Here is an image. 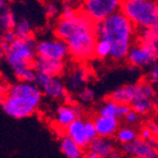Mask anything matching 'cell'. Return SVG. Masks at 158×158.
Returning <instances> with one entry per match:
<instances>
[{
	"label": "cell",
	"mask_w": 158,
	"mask_h": 158,
	"mask_svg": "<svg viewBox=\"0 0 158 158\" xmlns=\"http://www.w3.org/2000/svg\"><path fill=\"white\" fill-rule=\"evenodd\" d=\"M54 33L65 41L69 49V56L77 62H87L94 57L98 42L96 23L79 10L73 18H59L54 25Z\"/></svg>",
	"instance_id": "6da1fadb"
},
{
	"label": "cell",
	"mask_w": 158,
	"mask_h": 158,
	"mask_svg": "<svg viewBox=\"0 0 158 158\" xmlns=\"http://www.w3.org/2000/svg\"><path fill=\"white\" fill-rule=\"evenodd\" d=\"M96 33L99 40H104L111 44L110 57L120 62L126 59L128 51L136 41L137 30L120 11L96 24Z\"/></svg>",
	"instance_id": "7a4b0ae2"
},
{
	"label": "cell",
	"mask_w": 158,
	"mask_h": 158,
	"mask_svg": "<svg viewBox=\"0 0 158 158\" xmlns=\"http://www.w3.org/2000/svg\"><path fill=\"white\" fill-rule=\"evenodd\" d=\"M43 92L34 82H17L8 89L1 100L2 110L13 118H24L32 115L42 101Z\"/></svg>",
	"instance_id": "3957f363"
},
{
	"label": "cell",
	"mask_w": 158,
	"mask_h": 158,
	"mask_svg": "<svg viewBox=\"0 0 158 158\" xmlns=\"http://www.w3.org/2000/svg\"><path fill=\"white\" fill-rule=\"evenodd\" d=\"M121 12L136 30L158 27V0H123Z\"/></svg>",
	"instance_id": "277c9868"
},
{
	"label": "cell",
	"mask_w": 158,
	"mask_h": 158,
	"mask_svg": "<svg viewBox=\"0 0 158 158\" xmlns=\"http://www.w3.org/2000/svg\"><path fill=\"white\" fill-rule=\"evenodd\" d=\"M36 43L34 37L27 40L17 39L12 44L6 47L5 60L12 72L21 67L33 65L36 57Z\"/></svg>",
	"instance_id": "5b68a950"
},
{
	"label": "cell",
	"mask_w": 158,
	"mask_h": 158,
	"mask_svg": "<svg viewBox=\"0 0 158 158\" xmlns=\"http://www.w3.org/2000/svg\"><path fill=\"white\" fill-rule=\"evenodd\" d=\"M123 0H81L79 10L98 24L116 12H120Z\"/></svg>",
	"instance_id": "8992f818"
},
{
	"label": "cell",
	"mask_w": 158,
	"mask_h": 158,
	"mask_svg": "<svg viewBox=\"0 0 158 158\" xmlns=\"http://www.w3.org/2000/svg\"><path fill=\"white\" fill-rule=\"evenodd\" d=\"M36 56L65 62V59L69 56V49L66 42L57 36L46 37L37 41Z\"/></svg>",
	"instance_id": "52a82bcc"
},
{
	"label": "cell",
	"mask_w": 158,
	"mask_h": 158,
	"mask_svg": "<svg viewBox=\"0 0 158 158\" xmlns=\"http://www.w3.org/2000/svg\"><path fill=\"white\" fill-rule=\"evenodd\" d=\"M126 62L134 68H149L157 62V54L147 45L135 41L131 49L128 51Z\"/></svg>",
	"instance_id": "ba28073f"
},
{
	"label": "cell",
	"mask_w": 158,
	"mask_h": 158,
	"mask_svg": "<svg viewBox=\"0 0 158 158\" xmlns=\"http://www.w3.org/2000/svg\"><path fill=\"white\" fill-rule=\"evenodd\" d=\"M35 85L46 97L54 100H63L67 96V88L65 82L59 77H51L37 74Z\"/></svg>",
	"instance_id": "9c48e42d"
},
{
	"label": "cell",
	"mask_w": 158,
	"mask_h": 158,
	"mask_svg": "<svg viewBox=\"0 0 158 158\" xmlns=\"http://www.w3.org/2000/svg\"><path fill=\"white\" fill-rule=\"evenodd\" d=\"M121 151L130 158H158V151L152 147L147 141L136 138L130 144L122 145Z\"/></svg>",
	"instance_id": "30bf717a"
},
{
	"label": "cell",
	"mask_w": 158,
	"mask_h": 158,
	"mask_svg": "<svg viewBox=\"0 0 158 158\" xmlns=\"http://www.w3.org/2000/svg\"><path fill=\"white\" fill-rule=\"evenodd\" d=\"M81 115L82 110L79 106L64 103L57 108L55 112V120L59 127L66 130L73 122H75L78 118H81Z\"/></svg>",
	"instance_id": "8fae6325"
},
{
	"label": "cell",
	"mask_w": 158,
	"mask_h": 158,
	"mask_svg": "<svg viewBox=\"0 0 158 158\" xmlns=\"http://www.w3.org/2000/svg\"><path fill=\"white\" fill-rule=\"evenodd\" d=\"M33 67L37 74L51 77H59L65 70V62L36 56L33 62Z\"/></svg>",
	"instance_id": "7c38bea8"
},
{
	"label": "cell",
	"mask_w": 158,
	"mask_h": 158,
	"mask_svg": "<svg viewBox=\"0 0 158 158\" xmlns=\"http://www.w3.org/2000/svg\"><path fill=\"white\" fill-rule=\"evenodd\" d=\"M89 81V72L85 67H76L67 74L65 79V86L70 92L78 94L81 89L86 87Z\"/></svg>",
	"instance_id": "4fadbf2b"
},
{
	"label": "cell",
	"mask_w": 158,
	"mask_h": 158,
	"mask_svg": "<svg viewBox=\"0 0 158 158\" xmlns=\"http://www.w3.org/2000/svg\"><path fill=\"white\" fill-rule=\"evenodd\" d=\"M92 121L96 126L99 137L111 138L112 136H115L116 132L120 128L118 118H112V116H103L98 114Z\"/></svg>",
	"instance_id": "5bb4252c"
},
{
	"label": "cell",
	"mask_w": 158,
	"mask_h": 158,
	"mask_svg": "<svg viewBox=\"0 0 158 158\" xmlns=\"http://www.w3.org/2000/svg\"><path fill=\"white\" fill-rule=\"evenodd\" d=\"M65 134L72 138L75 143L78 144L80 147L88 148L90 145V141H89L86 131V123L82 118H78L75 122H73L65 130Z\"/></svg>",
	"instance_id": "9a60e30c"
},
{
	"label": "cell",
	"mask_w": 158,
	"mask_h": 158,
	"mask_svg": "<svg viewBox=\"0 0 158 158\" xmlns=\"http://www.w3.org/2000/svg\"><path fill=\"white\" fill-rule=\"evenodd\" d=\"M137 94V84H126L118 87L110 94L109 99L118 104L131 106Z\"/></svg>",
	"instance_id": "2e32d148"
},
{
	"label": "cell",
	"mask_w": 158,
	"mask_h": 158,
	"mask_svg": "<svg viewBox=\"0 0 158 158\" xmlns=\"http://www.w3.org/2000/svg\"><path fill=\"white\" fill-rule=\"evenodd\" d=\"M132 111L131 106H125V104H118L116 102L112 101L111 99H106L100 104L98 109V114L103 116H112V118H123Z\"/></svg>",
	"instance_id": "e0dca14e"
},
{
	"label": "cell",
	"mask_w": 158,
	"mask_h": 158,
	"mask_svg": "<svg viewBox=\"0 0 158 158\" xmlns=\"http://www.w3.org/2000/svg\"><path fill=\"white\" fill-rule=\"evenodd\" d=\"M88 149L96 153L99 158H109V156L115 151V143L111 138L98 137L90 143Z\"/></svg>",
	"instance_id": "ac0fdd59"
},
{
	"label": "cell",
	"mask_w": 158,
	"mask_h": 158,
	"mask_svg": "<svg viewBox=\"0 0 158 158\" xmlns=\"http://www.w3.org/2000/svg\"><path fill=\"white\" fill-rule=\"evenodd\" d=\"M59 148H60V152L66 156V158H85L86 153H85L84 148L80 147L77 143H75L66 134H64L60 137Z\"/></svg>",
	"instance_id": "d6986e66"
},
{
	"label": "cell",
	"mask_w": 158,
	"mask_h": 158,
	"mask_svg": "<svg viewBox=\"0 0 158 158\" xmlns=\"http://www.w3.org/2000/svg\"><path fill=\"white\" fill-rule=\"evenodd\" d=\"M136 41L151 47L158 55V27L157 29L137 30Z\"/></svg>",
	"instance_id": "ffe728a7"
},
{
	"label": "cell",
	"mask_w": 158,
	"mask_h": 158,
	"mask_svg": "<svg viewBox=\"0 0 158 158\" xmlns=\"http://www.w3.org/2000/svg\"><path fill=\"white\" fill-rule=\"evenodd\" d=\"M131 109L139 115H148L154 111V100L136 94L135 99L131 103Z\"/></svg>",
	"instance_id": "44dd1931"
},
{
	"label": "cell",
	"mask_w": 158,
	"mask_h": 158,
	"mask_svg": "<svg viewBox=\"0 0 158 158\" xmlns=\"http://www.w3.org/2000/svg\"><path fill=\"white\" fill-rule=\"evenodd\" d=\"M18 19L15 13L6 6L5 8L0 10V37L6 31L8 30H13L17 23Z\"/></svg>",
	"instance_id": "7402d4cb"
},
{
	"label": "cell",
	"mask_w": 158,
	"mask_h": 158,
	"mask_svg": "<svg viewBox=\"0 0 158 158\" xmlns=\"http://www.w3.org/2000/svg\"><path fill=\"white\" fill-rule=\"evenodd\" d=\"M15 31L17 39L19 40H27L33 37V27L32 24L27 18H20L18 19L15 25Z\"/></svg>",
	"instance_id": "603a6c76"
},
{
	"label": "cell",
	"mask_w": 158,
	"mask_h": 158,
	"mask_svg": "<svg viewBox=\"0 0 158 158\" xmlns=\"http://www.w3.org/2000/svg\"><path fill=\"white\" fill-rule=\"evenodd\" d=\"M137 135V131L134 127H132V126H122L116 132L115 138L121 145H125V144H130L135 141L136 138H138Z\"/></svg>",
	"instance_id": "cb8c5ba5"
},
{
	"label": "cell",
	"mask_w": 158,
	"mask_h": 158,
	"mask_svg": "<svg viewBox=\"0 0 158 158\" xmlns=\"http://www.w3.org/2000/svg\"><path fill=\"white\" fill-rule=\"evenodd\" d=\"M13 75L21 82H35L37 73L33 65H30V66L21 67V68L13 70Z\"/></svg>",
	"instance_id": "d4e9b609"
},
{
	"label": "cell",
	"mask_w": 158,
	"mask_h": 158,
	"mask_svg": "<svg viewBox=\"0 0 158 158\" xmlns=\"http://www.w3.org/2000/svg\"><path fill=\"white\" fill-rule=\"evenodd\" d=\"M111 44L104 40H99L96 44V49H94V57L99 59H106L111 56Z\"/></svg>",
	"instance_id": "484cf974"
},
{
	"label": "cell",
	"mask_w": 158,
	"mask_h": 158,
	"mask_svg": "<svg viewBox=\"0 0 158 158\" xmlns=\"http://www.w3.org/2000/svg\"><path fill=\"white\" fill-rule=\"evenodd\" d=\"M145 80H147L148 82H151L154 87H158V60L149 67L148 72L146 73Z\"/></svg>",
	"instance_id": "4316f807"
},
{
	"label": "cell",
	"mask_w": 158,
	"mask_h": 158,
	"mask_svg": "<svg viewBox=\"0 0 158 158\" xmlns=\"http://www.w3.org/2000/svg\"><path fill=\"white\" fill-rule=\"evenodd\" d=\"M94 91L92 89L88 88V87H85L84 89H81L80 91L78 92V99L79 101L82 102V103H89V102H92L94 100Z\"/></svg>",
	"instance_id": "83f0119b"
},
{
	"label": "cell",
	"mask_w": 158,
	"mask_h": 158,
	"mask_svg": "<svg viewBox=\"0 0 158 158\" xmlns=\"http://www.w3.org/2000/svg\"><path fill=\"white\" fill-rule=\"evenodd\" d=\"M15 40H17V35H15L13 30H8V31H6V32L1 35V37H0V41H1V43H2L5 47H8L9 45H11Z\"/></svg>",
	"instance_id": "f1b7e54d"
},
{
	"label": "cell",
	"mask_w": 158,
	"mask_h": 158,
	"mask_svg": "<svg viewBox=\"0 0 158 158\" xmlns=\"http://www.w3.org/2000/svg\"><path fill=\"white\" fill-rule=\"evenodd\" d=\"M85 123H86L87 135H88L89 141H90V143H91L92 141H94L96 138H98V137H99V136H98V133H97L96 126H94V121H91V120H87V121H85Z\"/></svg>",
	"instance_id": "f546056e"
},
{
	"label": "cell",
	"mask_w": 158,
	"mask_h": 158,
	"mask_svg": "<svg viewBox=\"0 0 158 158\" xmlns=\"http://www.w3.org/2000/svg\"><path fill=\"white\" fill-rule=\"evenodd\" d=\"M79 9H76L74 8L72 5H69V3H66L64 7L62 8V11H60V18H73L74 15H76L78 13Z\"/></svg>",
	"instance_id": "4dcf8cb0"
},
{
	"label": "cell",
	"mask_w": 158,
	"mask_h": 158,
	"mask_svg": "<svg viewBox=\"0 0 158 158\" xmlns=\"http://www.w3.org/2000/svg\"><path fill=\"white\" fill-rule=\"evenodd\" d=\"M45 13H46L47 17L49 18H54L56 15H59V12L62 11V10L59 9V6L55 2H48L46 6H45Z\"/></svg>",
	"instance_id": "1f68e13d"
},
{
	"label": "cell",
	"mask_w": 158,
	"mask_h": 158,
	"mask_svg": "<svg viewBox=\"0 0 158 158\" xmlns=\"http://www.w3.org/2000/svg\"><path fill=\"white\" fill-rule=\"evenodd\" d=\"M139 116H141L139 114H137L136 112H134L133 110H132V111H130L125 116H124V121H125L126 124H128L130 126L135 125V124H137L138 121H139Z\"/></svg>",
	"instance_id": "d6a6232c"
},
{
	"label": "cell",
	"mask_w": 158,
	"mask_h": 158,
	"mask_svg": "<svg viewBox=\"0 0 158 158\" xmlns=\"http://www.w3.org/2000/svg\"><path fill=\"white\" fill-rule=\"evenodd\" d=\"M153 136V132L151 131V128L148 126H144L139 130V138H142L144 141H149Z\"/></svg>",
	"instance_id": "836d02e7"
},
{
	"label": "cell",
	"mask_w": 158,
	"mask_h": 158,
	"mask_svg": "<svg viewBox=\"0 0 158 158\" xmlns=\"http://www.w3.org/2000/svg\"><path fill=\"white\" fill-rule=\"evenodd\" d=\"M148 127L151 128V131L153 132L154 137H158V123H151L149 125H147Z\"/></svg>",
	"instance_id": "e575fe53"
},
{
	"label": "cell",
	"mask_w": 158,
	"mask_h": 158,
	"mask_svg": "<svg viewBox=\"0 0 158 158\" xmlns=\"http://www.w3.org/2000/svg\"><path fill=\"white\" fill-rule=\"evenodd\" d=\"M5 56H6V47L3 46V44L0 41V63L5 59Z\"/></svg>",
	"instance_id": "d590c367"
},
{
	"label": "cell",
	"mask_w": 158,
	"mask_h": 158,
	"mask_svg": "<svg viewBox=\"0 0 158 158\" xmlns=\"http://www.w3.org/2000/svg\"><path fill=\"white\" fill-rule=\"evenodd\" d=\"M85 158H99V156L97 155L96 153H94L92 151L88 149V151L86 152V154H85Z\"/></svg>",
	"instance_id": "8d00e7d4"
},
{
	"label": "cell",
	"mask_w": 158,
	"mask_h": 158,
	"mask_svg": "<svg viewBox=\"0 0 158 158\" xmlns=\"http://www.w3.org/2000/svg\"><path fill=\"white\" fill-rule=\"evenodd\" d=\"M109 158H123V157H122L121 152H118V151H116V149H115V151H114L111 155L109 156Z\"/></svg>",
	"instance_id": "74e56055"
},
{
	"label": "cell",
	"mask_w": 158,
	"mask_h": 158,
	"mask_svg": "<svg viewBox=\"0 0 158 158\" xmlns=\"http://www.w3.org/2000/svg\"><path fill=\"white\" fill-rule=\"evenodd\" d=\"M154 112L158 115V96L154 99Z\"/></svg>",
	"instance_id": "f35d334b"
},
{
	"label": "cell",
	"mask_w": 158,
	"mask_h": 158,
	"mask_svg": "<svg viewBox=\"0 0 158 158\" xmlns=\"http://www.w3.org/2000/svg\"><path fill=\"white\" fill-rule=\"evenodd\" d=\"M6 0H0V10L2 9V8H5L6 7Z\"/></svg>",
	"instance_id": "ab89813d"
},
{
	"label": "cell",
	"mask_w": 158,
	"mask_h": 158,
	"mask_svg": "<svg viewBox=\"0 0 158 158\" xmlns=\"http://www.w3.org/2000/svg\"><path fill=\"white\" fill-rule=\"evenodd\" d=\"M75 1H77V0H65V2L66 3H69V5H72L73 2H75Z\"/></svg>",
	"instance_id": "60d3db41"
},
{
	"label": "cell",
	"mask_w": 158,
	"mask_h": 158,
	"mask_svg": "<svg viewBox=\"0 0 158 158\" xmlns=\"http://www.w3.org/2000/svg\"><path fill=\"white\" fill-rule=\"evenodd\" d=\"M157 60H158V55H157Z\"/></svg>",
	"instance_id": "b9f144b4"
},
{
	"label": "cell",
	"mask_w": 158,
	"mask_h": 158,
	"mask_svg": "<svg viewBox=\"0 0 158 158\" xmlns=\"http://www.w3.org/2000/svg\"><path fill=\"white\" fill-rule=\"evenodd\" d=\"M0 77H1V75H0Z\"/></svg>",
	"instance_id": "7bdbcfd3"
}]
</instances>
